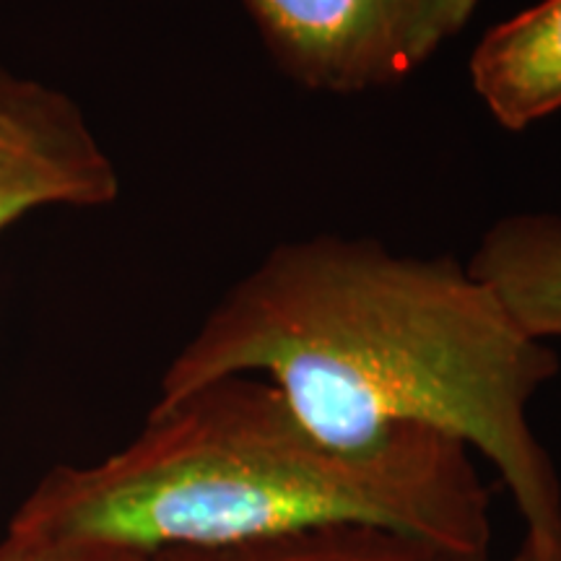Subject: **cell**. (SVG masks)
<instances>
[{
  "mask_svg": "<svg viewBox=\"0 0 561 561\" xmlns=\"http://www.w3.org/2000/svg\"><path fill=\"white\" fill-rule=\"evenodd\" d=\"M117 195L115 161L79 104L0 68V231L37 208H102Z\"/></svg>",
  "mask_w": 561,
  "mask_h": 561,
  "instance_id": "277c9868",
  "label": "cell"
},
{
  "mask_svg": "<svg viewBox=\"0 0 561 561\" xmlns=\"http://www.w3.org/2000/svg\"><path fill=\"white\" fill-rule=\"evenodd\" d=\"M146 561H466L450 549L382 525H322L219 549H170Z\"/></svg>",
  "mask_w": 561,
  "mask_h": 561,
  "instance_id": "52a82bcc",
  "label": "cell"
},
{
  "mask_svg": "<svg viewBox=\"0 0 561 561\" xmlns=\"http://www.w3.org/2000/svg\"><path fill=\"white\" fill-rule=\"evenodd\" d=\"M121 553H96V551H68L50 549V546H24L3 538L0 541V561H125Z\"/></svg>",
  "mask_w": 561,
  "mask_h": 561,
  "instance_id": "ba28073f",
  "label": "cell"
},
{
  "mask_svg": "<svg viewBox=\"0 0 561 561\" xmlns=\"http://www.w3.org/2000/svg\"><path fill=\"white\" fill-rule=\"evenodd\" d=\"M471 453L426 426L335 445L268 380L234 375L153 405L138 437L104 460L55 468L5 538L153 557L359 523L489 561L491 500Z\"/></svg>",
  "mask_w": 561,
  "mask_h": 561,
  "instance_id": "7a4b0ae2",
  "label": "cell"
},
{
  "mask_svg": "<svg viewBox=\"0 0 561 561\" xmlns=\"http://www.w3.org/2000/svg\"><path fill=\"white\" fill-rule=\"evenodd\" d=\"M471 83L502 128L525 130L561 110V0L494 26L471 58Z\"/></svg>",
  "mask_w": 561,
  "mask_h": 561,
  "instance_id": "5b68a950",
  "label": "cell"
},
{
  "mask_svg": "<svg viewBox=\"0 0 561 561\" xmlns=\"http://www.w3.org/2000/svg\"><path fill=\"white\" fill-rule=\"evenodd\" d=\"M468 268L533 339H561V216H504L481 237Z\"/></svg>",
  "mask_w": 561,
  "mask_h": 561,
  "instance_id": "8992f818",
  "label": "cell"
},
{
  "mask_svg": "<svg viewBox=\"0 0 561 561\" xmlns=\"http://www.w3.org/2000/svg\"><path fill=\"white\" fill-rule=\"evenodd\" d=\"M125 561H146V557H128Z\"/></svg>",
  "mask_w": 561,
  "mask_h": 561,
  "instance_id": "30bf717a",
  "label": "cell"
},
{
  "mask_svg": "<svg viewBox=\"0 0 561 561\" xmlns=\"http://www.w3.org/2000/svg\"><path fill=\"white\" fill-rule=\"evenodd\" d=\"M512 561H561V551L549 549V546L533 541V538L525 536L520 549H517Z\"/></svg>",
  "mask_w": 561,
  "mask_h": 561,
  "instance_id": "9c48e42d",
  "label": "cell"
},
{
  "mask_svg": "<svg viewBox=\"0 0 561 561\" xmlns=\"http://www.w3.org/2000/svg\"><path fill=\"white\" fill-rule=\"evenodd\" d=\"M557 371L549 343L468 263L320 234L278 244L231 286L167 367L153 405L265 375L335 445H371L398 426L450 434L496 468L525 536L561 551V483L528 419Z\"/></svg>",
  "mask_w": 561,
  "mask_h": 561,
  "instance_id": "6da1fadb",
  "label": "cell"
},
{
  "mask_svg": "<svg viewBox=\"0 0 561 561\" xmlns=\"http://www.w3.org/2000/svg\"><path fill=\"white\" fill-rule=\"evenodd\" d=\"M271 58L299 87L362 94L419 70L481 0H244Z\"/></svg>",
  "mask_w": 561,
  "mask_h": 561,
  "instance_id": "3957f363",
  "label": "cell"
}]
</instances>
